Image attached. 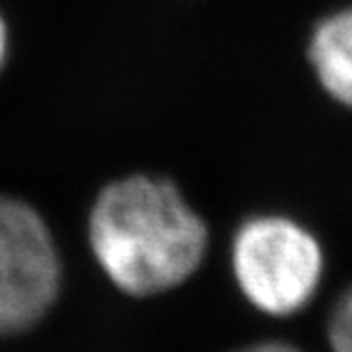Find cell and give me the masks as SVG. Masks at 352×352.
Wrapping results in <instances>:
<instances>
[{
    "instance_id": "1",
    "label": "cell",
    "mask_w": 352,
    "mask_h": 352,
    "mask_svg": "<svg viewBox=\"0 0 352 352\" xmlns=\"http://www.w3.org/2000/svg\"><path fill=\"white\" fill-rule=\"evenodd\" d=\"M87 241L112 286L133 298H151L179 288L199 270L208 227L170 179L129 174L96 195Z\"/></svg>"
},
{
    "instance_id": "2",
    "label": "cell",
    "mask_w": 352,
    "mask_h": 352,
    "mask_svg": "<svg viewBox=\"0 0 352 352\" xmlns=\"http://www.w3.org/2000/svg\"><path fill=\"white\" fill-rule=\"evenodd\" d=\"M325 254L305 224L286 215H254L231 241V272L243 298L272 318H288L316 298Z\"/></svg>"
},
{
    "instance_id": "3",
    "label": "cell",
    "mask_w": 352,
    "mask_h": 352,
    "mask_svg": "<svg viewBox=\"0 0 352 352\" xmlns=\"http://www.w3.org/2000/svg\"><path fill=\"white\" fill-rule=\"evenodd\" d=\"M62 291V256L44 215L0 192V339L32 332Z\"/></svg>"
},
{
    "instance_id": "4",
    "label": "cell",
    "mask_w": 352,
    "mask_h": 352,
    "mask_svg": "<svg viewBox=\"0 0 352 352\" xmlns=\"http://www.w3.org/2000/svg\"><path fill=\"white\" fill-rule=\"evenodd\" d=\"M309 62L327 96L352 108V7L329 14L314 28Z\"/></svg>"
},
{
    "instance_id": "5",
    "label": "cell",
    "mask_w": 352,
    "mask_h": 352,
    "mask_svg": "<svg viewBox=\"0 0 352 352\" xmlns=\"http://www.w3.org/2000/svg\"><path fill=\"white\" fill-rule=\"evenodd\" d=\"M327 343L332 352H352V284L339 295L329 311Z\"/></svg>"
},
{
    "instance_id": "6",
    "label": "cell",
    "mask_w": 352,
    "mask_h": 352,
    "mask_svg": "<svg viewBox=\"0 0 352 352\" xmlns=\"http://www.w3.org/2000/svg\"><path fill=\"white\" fill-rule=\"evenodd\" d=\"M231 352H305V350H300L298 346L286 341H258V343H250V346L236 348Z\"/></svg>"
},
{
    "instance_id": "7",
    "label": "cell",
    "mask_w": 352,
    "mask_h": 352,
    "mask_svg": "<svg viewBox=\"0 0 352 352\" xmlns=\"http://www.w3.org/2000/svg\"><path fill=\"white\" fill-rule=\"evenodd\" d=\"M10 46H12V37H10V25H7L5 14L0 12V74L5 72L7 60H10Z\"/></svg>"
}]
</instances>
